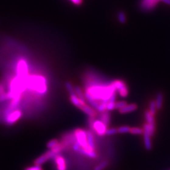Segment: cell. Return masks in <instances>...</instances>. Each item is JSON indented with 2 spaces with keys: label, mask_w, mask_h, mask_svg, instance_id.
<instances>
[{
  "label": "cell",
  "mask_w": 170,
  "mask_h": 170,
  "mask_svg": "<svg viewBox=\"0 0 170 170\" xmlns=\"http://www.w3.org/2000/svg\"><path fill=\"white\" fill-rule=\"evenodd\" d=\"M116 92L117 90L112 82L107 85L93 84L87 86L85 93H88L98 102L108 103L112 96Z\"/></svg>",
  "instance_id": "1"
},
{
  "label": "cell",
  "mask_w": 170,
  "mask_h": 170,
  "mask_svg": "<svg viewBox=\"0 0 170 170\" xmlns=\"http://www.w3.org/2000/svg\"><path fill=\"white\" fill-rule=\"evenodd\" d=\"M29 87L40 94H45L47 92V83L46 78L42 76L35 75L29 78Z\"/></svg>",
  "instance_id": "2"
},
{
  "label": "cell",
  "mask_w": 170,
  "mask_h": 170,
  "mask_svg": "<svg viewBox=\"0 0 170 170\" xmlns=\"http://www.w3.org/2000/svg\"><path fill=\"white\" fill-rule=\"evenodd\" d=\"M89 126L93 132H95L99 136L106 135V132L108 129V126L100 120H95V118L89 117L88 120Z\"/></svg>",
  "instance_id": "3"
},
{
  "label": "cell",
  "mask_w": 170,
  "mask_h": 170,
  "mask_svg": "<svg viewBox=\"0 0 170 170\" xmlns=\"http://www.w3.org/2000/svg\"><path fill=\"white\" fill-rule=\"evenodd\" d=\"M74 135L76 139V142L80 147L86 150H92L89 147L87 139V131L82 129H76L74 131Z\"/></svg>",
  "instance_id": "4"
},
{
  "label": "cell",
  "mask_w": 170,
  "mask_h": 170,
  "mask_svg": "<svg viewBox=\"0 0 170 170\" xmlns=\"http://www.w3.org/2000/svg\"><path fill=\"white\" fill-rule=\"evenodd\" d=\"M113 85H114L116 90L117 91L119 95L122 97L126 98L129 95V89L126 85L123 80L121 79H116L112 82Z\"/></svg>",
  "instance_id": "5"
},
{
  "label": "cell",
  "mask_w": 170,
  "mask_h": 170,
  "mask_svg": "<svg viewBox=\"0 0 170 170\" xmlns=\"http://www.w3.org/2000/svg\"><path fill=\"white\" fill-rule=\"evenodd\" d=\"M72 148L74 150V151L76 152V153H78L79 154L83 155L85 156H86L88 158L94 159L97 157V154L95 151H93L91 149L86 150V149H83L82 147H80L78 143H76V142H75V144L72 146Z\"/></svg>",
  "instance_id": "6"
},
{
  "label": "cell",
  "mask_w": 170,
  "mask_h": 170,
  "mask_svg": "<svg viewBox=\"0 0 170 170\" xmlns=\"http://www.w3.org/2000/svg\"><path fill=\"white\" fill-rule=\"evenodd\" d=\"M57 154L54 153L52 150L49 149L48 151L46 152V153H45L44 154H42L41 156H40L39 157H38L36 159H35L34 161V165L41 166L43 164L46 163L49 159L54 158V157Z\"/></svg>",
  "instance_id": "7"
},
{
  "label": "cell",
  "mask_w": 170,
  "mask_h": 170,
  "mask_svg": "<svg viewBox=\"0 0 170 170\" xmlns=\"http://www.w3.org/2000/svg\"><path fill=\"white\" fill-rule=\"evenodd\" d=\"M61 142L64 148L69 146L72 147V146L76 142V139L73 132L64 134L62 137V141Z\"/></svg>",
  "instance_id": "8"
},
{
  "label": "cell",
  "mask_w": 170,
  "mask_h": 170,
  "mask_svg": "<svg viewBox=\"0 0 170 170\" xmlns=\"http://www.w3.org/2000/svg\"><path fill=\"white\" fill-rule=\"evenodd\" d=\"M17 74L21 78H25L28 75V66L25 61H19L17 65Z\"/></svg>",
  "instance_id": "9"
},
{
  "label": "cell",
  "mask_w": 170,
  "mask_h": 170,
  "mask_svg": "<svg viewBox=\"0 0 170 170\" xmlns=\"http://www.w3.org/2000/svg\"><path fill=\"white\" fill-rule=\"evenodd\" d=\"M22 115V113L20 110H15L6 116L5 122L8 125H12L21 118Z\"/></svg>",
  "instance_id": "10"
},
{
  "label": "cell",
  "mask_w": 170,
  "mask_h": 170,
  "mask_svg": "<svg viewBox=\"0 0 170 170\" xmlns=\"http://www.w3.org/2000/svg\"><path fill=\"white\" fill-rule=\"evenodd\" d=\"M159 0H142L141 2V8L144 11H150L157 6Z\"/></svg>",
  "instance_id": "11"
},
{
  "label": "cell",
  "mask_w": 170,
  "mask_h": 170,
  "mask_svg": "<svg viewBox=\"0 0 170 170\" xmlns=\"http://www.w3.org/2000/svg\"><path fill=\"white\" fill-rule=\"evenodd\" d=\"M54 160L57 170H67L66 162L63 156L57 154L54 158Z\"/></svg>",
  "instance_id": "12"
},
{
  "label": "cell",
  "mask_w": 170,
  "mask_h": 170,
  "mask_svg": "<svg viewBox=\"0 0 170 170\" xmlns=\"http://www.w3.org/2000/svg\"><path fill=\"white\" fill-rule=\"evenodd\" d=\"M81 110L88 116H89V117H92V118H95L96 116L98 115L97 111L94 109L92 106H91L89 105H87L86 103L85 104L82 108Z\"/></svg>",
  "instance_id": "13"
},
{
  "label": "cell",
  "mask_w": 170,
  "mask_h": 170,
  "mask_svg": "<svg viewBox=\"0 0 170 170\" xmlns=\"http://www.w3.org/2000/svg\"><path fill=\"white\" fill-rule=\"evenodd\" d=\"M69 100H70V102H71V103L79 109H81L82 107L85 104H86V102H84V101L82 100L81 99H79L78 96L75 93L70 95Z\"/></svg>",
  "instance_id": "14"
},
{
  "label": "cell",
  "mask_w": 170,
  "mask_h": 170,
  "mask_svg": "<svg viewBox=\"0 0 170 170\" xmlns=\"http://www.w3.org/2000/svg\"><path fill=\"white\" fill-rule=\"evenodd\" d=\"M137 109V105L136 103H130L125 106L123 108L119 110V112L122 114H126L136 111Z\"/></svg>",
  "instance_id": "15"
},
{
  "label": "cell",
  "mask_w": 170,
  "mask_h": 170,
  "mask_svg": "<svg viewBox=\"0 0 170 170\" xmlns=\"http://www.w3.org/2000/svg\"><path fill=\"white\" fill-rule=\"evenodd\" d=\"M98 117H99V120L103 122L106 126H109L111 121V116L108 111H105L104 112L100 113Z\"/></svg>",
  "instance_id": "16"
},
{
  "label": "cell",
  "mask_w": 170,
  "mask_h": 170,
  "mask_svg": "<svg viewBox=\"0 0 170 170\" xmlns=\"http://www.w3.org/2000/svg\"><path fill=\"white\" fill-rule=\"evenodd\" d=\"M86 131H87V139H88V146L92 150L95 151V142L93 132L90 130H86Z\"/></svg>",
  "instance_id": "17"
},
{
  "label": "cell",
  "mask_w": 170,
  "mask_h": 170,
  "mask_svg": "<svg viewBox=\"0 0 170 170\" xmlns=\"http://www.w3.org/2000/svg\"><path fill=\"white\" fill-rule=\"evenodd\" d=\"M144 147L147 151L151 150L153 147L151 142V136L149 135V134L147 132L144 131Z\"/></svg>",
  "instance_id": "18"
},
{
  "label": "cell",
  "mask_w": 170,
  "mask_h": 170,
  "mask_svg": "<svg viewBox=\"0 0 170 170\" xmlns=\"http://www.w3.org/2000/svg\"><path fill=\"white\" fill-rule=\"evenodd\" d=\"M163 99H164V96L162 93H158L156 98V105L157 110H161L163 107Z\"/></svg>",
  "instance_id": "19"
},
{
  "label": "cell",
  "mask_w": 170,
  "mask_h": 170,
  "mask_svg": "<svg viewBox=\"0 0 170 170\" xmlns=\"http://www.w3.org/2000/svg\"><path fill=\"white\" fill-rule=\"evenodd\" d=\"M144 117L146 123L148 124H155L154 116L152 115L149 110H146L144 112Z\"/></svg>",
  "instance_id": "20"
},
{
  "label": "cell",
  "mask_w": 170,
  "mask_h": 170,
  "mask_svg": "<svg viewBox=\"0 0 170 170\" xmlns=\"http://www.w3.org/2000/svg\"><path fill=\"white\" fill-rule=\"evenodd\" d=\"M75 94L78 96L79 99H81L82 100L85 102V93L83 92V89L78 86H76L75 87Z\"/></svg>",
  "instance_id": "21"
},
{
  "label": "cell",
  "mask_w": 170,
  "mask_h": 170,
  "mask_svg": "<svg viewBox=\"0 0 170 170\" xmlns=\"http://www.w3.org/2000/svg\"><path fill=\"white\" fill-rule=\"evenodd\" d=\"M60 143V142L59 141V140L56 139H52L50 141H49L47 144V147L48 149H52V148H54V147H56V146H57Z\"/></svg>",
  "instance_id": "22"
},
{
  "label": "cell",
  "mask_w": 170,
  "mask_h": 170,
  "mask_svg": "<svg viewBox=\"0 0 170 170\" xmlns=\"http://www.w3.org/2000/svg\"><path fill=\"white\" fill-rule=\"evenodd\" d=\"M156 102L155 100H152L149 103V111L151 112L152 115H153L154 116L156 115Z\"/></svg>",
  "instance_id": "23"
},
{
  "label": "cell",
  "mask_w": 170,
  "mask_h": 170,
  "mask_svg": "<svg viewBox=\"0 0 170 170\" xmlns=\"http://www.w3.org/2000/svg\"><path fill=\"white\" fill-rule=\"evenodd\" d=\"M130 133L133 135H141V134H144V130L139 127H132L130 128Z\"/></svg>",
  "instance_id": "24"
},
{
  "label": "cell",
  "mask_w": 170,
  "mask_h": 170,
  "mask_svg": "<svg viewBox=\"0 0 170 170\" xmlns=\"http://www.w3.org/2000/svg\"><path fill=\"white\" fill-rule=\"evenodd\" d=\"M118 133L119 134H127V133H130V127L127 126H120L118 129Z\"/></svg>",
  "instance_id": "25"
},
{
  "label": "cell",
  "mask_w": 170,
  "mask_h": 170,
  "mask_svg": "<svg viewBox=\"0 0 170 170\" xmlns=\"http://www.w3.org/2000/svg\"><path fill=\"white\" fill-rule=\"evenodd\" d=\"M109 163L106 161L101 162L99 165H98L95 168L94 170H104L107 166H108Z\"/></svg>",
  "instance_id": "26"
},
{
  "label": "cell",
  "mask_w": 170,
  "mask_h": 170,
  "mask_svg": "<svg viewBox=\"0 0 170 170\" xmlns=\"http://www.w3.org/2000/svg\"><path fill=\"white\" fill-rule=\"evenodd\" d=\"M65 86L66 88L68 90V93H69V95H72V94H75V87L73 86V85L71 84L70 82H66L65 84Z\"/></svg>",
  "instance_id": "27"
},
{
  "label": "cell",
  "mask_w": 170,
  "mask_h": 170,
  "mask_svg": "<svg viewBox=\"0 0 170 170\" xmlns=\"http://www.w3.org/2000/svg\"><path fill=\"white\" fill-rule=\"evenodd\" d=\"M127 105V103L126 101H119L115 102V109L120 110L123 107Z\"/></svg>",
  "instance_id": "28"
},
{
  "label": "cell",
  "mask_w": 170,
  "mask_h": 170,
  "mask_svg": "<svg viewBox=\"0 0 170 170\" xmlns=\"http://www.w3.org/2000/svg\"><path fill=\"white\" fill-rule=\"evenodd\" d=\"M106 105H107L106 102H100L99 106H98L97 112H100V113H102L105 111H107L106 110Z\"/></svg>",
  "instance_id": "29"
},
{
  "label": "cell",
  "mask_w": 170,
  "mask_h": 170,
  "mask_svg": "<svg viewBox=\"0 0 170 170\" xmlns=\"http://www.w3.org/2000/svg\"><path fill=\"white\" fill-rule=\"evenodd\" d=\"M118 133V130L117 129H116V128H110V129H108L106 132V136H113V135H115V134H117Z\"/></svg>",
  "instance_id": "30"
},
{
  "label": "cell",
  "mask_w": 170,
  "mask_h": 170,
  "mask_svg": "<svg viewBox=\"0 0 170 170\" xmlns=\"http://www.w3.org/2000/svg\"><path fill=\"white\" fill-rule=\"evenodd\" d=\"M115 109V102H109L106 105V110L108 112L112 111Z\"/></svg>",
  "instance_id": "31"
},
{
  "label": "cell",
  "mask_w": 170,
  "mask_h": 170,
  "mask_svg": "<svg viewBox=\"0 0 170 170\" xmlns=\"http://www.w3.org/2000/svg\"><path fill=\"white\" fill-rule=\"evenodd\" d=\"M24 170H43V169H42L41 166L35 165L34 166H29V167L26 168Z\"/></svg>",
  "instance_id": "32"
},
{
  "label": "cell",
  "mask_w": 170,
  "mask_h": 170,
  "mask_svg": "<svg viewBox=\"0 0 170 170\" xmlns=\"http://www.w3.org/2000/svg\"><path fill=\"white\" fill-rule=\"evenodd\" d=\"M8 99V93H4L2 95H0V102H4Z\"/></svg>",
  "instance_id": "33"
},
{
  "label": "cell",
  "mask_w": 170,
  "mask_h": 170,
  "mask_svg": "<svg viewBox=\"0 0 170 170\" xmlns=\"http://www.w3.org/2000/svg\"><path fill=\"white\" fill-rule=\"evenodd\" d=\"M119 19L120 22L122 23H124L126 22V16H125L123 13H120L119 15Z\"/></svg>",
  "instance_id": "34"
},
{
  "label": "cell",
  "mask_w": 170,
  "mask_h": 170,
  "mask_svg": "<svg viewBox=\"0 0 170 170\" xmlns=\"http://www.w3.org/2000/svg\"><path fill=\"white\" fill-rule=\"evenodd\" d=\"M71 1L76 5H80L83 3V0H71Z\"/></svg>",
  "instance_id": "35"
},
{
  "label": "cell",
  "mask_w": 170,
  "mask_h": 170,
  "mask_svg": "<svg viewBox=\"0 0 170 170\" xmlns=\"http://www.w3.org/2000/svg\"><path fill=\"white\" fill-rule=\"evenodd\" d=\"M4 93H5L4 86L2 83H0V95H2Z\"/></svg>",
  "instance_id": "36"
},
{
  "label": "cell",
  "mask_w": 170,
  "mask_h": 170,
  "mask_svg": "<svg viewBox=\"0 0 170 170\" xmlns=\"http://www.w3.org/2000/svg\"><path fill=\"white\" fill-rule=\"evenodd\" d=\"M161 1H162V2H165V3L170 5V0H161Z\"/></svg>",
  "instance_id": "37"
}]
</instances>
